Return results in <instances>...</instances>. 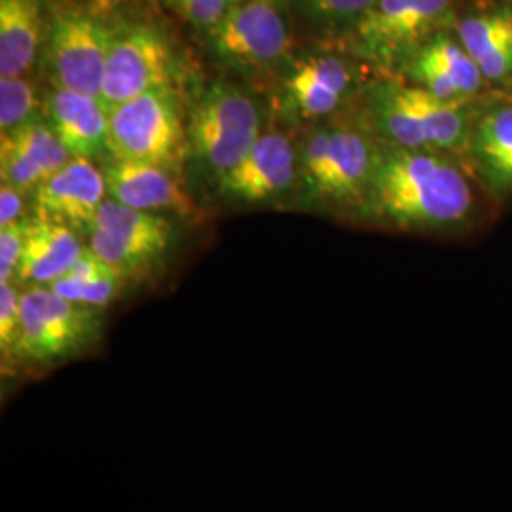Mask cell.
I'll list each match as a JSON object with an SVG mask.
<instances>
[{"label":"cell","instance_id":"obj_28","mask_svg":"<svg viewBox=\"0 0 512 512\" xmlns=\"http://www.w3.org/2000/svg\"><path fill=\"white\" fill-rule=\"evenodd\" d=\"M25 236V220L0 228V283H16L19 262L25 249Z\"/></svg>","mask_w":512,"mask_h":512},{"label":"cell","instance_id":"obj_27","mask_svg":"<svg viewBox=\"0 0 512 512\" xmlns=\"http://www.w3.org/2000/svg\"><path fill=\"white\" fill-rule=\"evenodd\" d=\"M0 173L2 184L16 186L19 190H35L38 184L46 181V175L35 162L23 156L19 150L2 141L0 147Z\"/></svg>","mask_w":512,"mask_h":512},{"label":"cell","instance_id":"obj_19","mask_svg":"<svg viewBox=\"0 0 512 512\" xmlns=\"http://www.w3.org/2000/svg\"><path fill=\"white\" fill-rule=\"evenodd\" d=\"M458 40L488 82L512 76V12L495 10L461 19Z\"/></svg>","mask_w":512,"mask_h":512},{"label":"cell","instance_id":"obj_30","mask_svg":"<svg viewBox=\"0 0 512 512\" xmlns=\"http://www.w3.org/2000/svg\"><path fill=\"white\" fill-rule=\"evenodd\" d=\"M308 8L329 23H353L365 16L376 0H306Z\"/></svg>","mask_w":512,"mask_h":512},{"label":"cell","instance_id":"obj_18","mask_svg":"<svg viewBox=\"0 0 512 512\" xmlns=\"http://www.w3.org/2000/svg\"><path fill=\"white\" fill-rule=\"evenodd\" d=\"M403 95L427 147L452 156H465L475 110L469 109L467 103L439 99L420 86H403Z\"/></svg>","mask_w":512,"mask_h":512},{"label":"cell","instance_id":"obj_6","mask_svg":"<svg viewBox=\"0 0 512 512\" xmlns=\"http://www.w3.org/2000/svg\"><path fill=\"white\" fill-rule=\"evenodd\" d=\"M378 150L363 131L323 129L313 133L302 152V173L315 200L334 205H365Z\"/></svg>","mask_w":512,"mask_h":512},{"label":"cell","instance_id":"obj_7","mask_svg":"<svg viewBox=\"0 0 512 512\" xmlns=\"http://www.w3.org/2000/svg\"><path fill=\"white\" fill-rule=\"evenodd\" d=\"M173 243L169 220L105 200L90 228V249L129 281L156 266Z\"/></svg>","mask_w":512,"mask_h":512},{"label":"cell","instance_id":"obj_15","mask_svg":"<svg viewBox=\"0 0 512 512\" xmlns=\"http://www.w3.org/2000/svg\"><path fill=\"white\" fill-rule=\"evenodd\" d=\"M107 192L112 200L139 211L190 213L192 202L162 165L112 160L105 167Z\"/></svg>","mask_w":512,"mask_h":512},{"label":"cell","instance_id":"obj_16","mask_svg":"<svg viewBox=\"0 0 512 512\" xmlns=\"http://www.w3.org/2000/svg\"><path fill=\"white\" fill-rule=\"evenodd\" d=\"M86 249L69 224L38 215L27 220L25 249L19 262L16 283L27 287H50L71 270Z\"/></svg>","mask_w":512,"mask_h":512},{"label":"cell","instance_id":"obj_20","mask_svg":"<svg viewBox=\"0 0 512 512\" xmlns=\"http://www.w3.org/2000/svg\"><path fill=\"white\" fill-rule=\"evenodd\" d=\"M42 37L38 0H0V78L29 73Z\"/></svg>","mask_w":512,"mask_h":512},{"label":"cell","instance_id":"obj_23","mask_svg":"<svg viewBox=\"0 0 512 512\" xmlns=\"http://www.w3.org/2000/svg\"><path fill=\"white\" fill-rule=\"evenodd\" d=\"M2 141L19 150L31 162H35L46 175V179L73 160V156L63 147L48 122L31 120L25 126L14 129L12 133L2 135Z\"/></svg>","mask_w":512,"mask_h":512},{"label":"cell","instance_id":"obj_5","mask_svg":"<svg viewBox=\"0 0 512 512\" xmlns=\"http://www.w3.org/2000/svg\"><path fill=\"white\" fill-rule=\"evenodd\" d=\"M184 137L179 99L171 86L143 93L109 112V150L114 160L171 169L181 158Z\"/></svg>","mask_w":512,"mask_h":512},{"label":"cell","instance_id":"obj_13","mask_svg":"<svg viewBox=\"0 0 512 512\" xmlns=\"http://www.w3.org/2000/svg\"><path fill=\"white\" fill-rule=\"evenodd\" d=\"M48 124L73 158L93 160L109 150V112L86 93L57 86L46 99Z\"/></svg>","mask_w":512,"mask_h":512},{"label":"cell","instance_id":"obj_21","mask_svg":"<svg viewBox=\"0 0 512 512\" xmlns=\"http://www.w3.org/2000/svg\"><path fill=\"white\" fill-rule=\"evenodd\" d=\"M128 279L107 262H103L92 249H86L71 266V270L50 285V289L76 304L103 310L112 304Z\"/></svg>","mask_w":512,"mask_h":512},{"label":"cell","instance_id":"obj_26","mask_svg":"<svg viewBox=\"0 0 512 512\" xmlns=\"http://www.w3.org/2000/svg\"><path fill=\"white\" fill-rule=\"evenodd\" d=\"M21 293L16 283H0V353H2V370L12 368L14 353L18 346L19 323H21Z\"/></svg>","mask_w":512,"mask_h":512},{"label":"cell","instance_id":"obj_29","mask_svg":"<svg viewBox=\"0 0 512 512\" xmlns=\"http://www.w3.org/2000/svg\"><path fill=\"white\" fill-rule=\"evenodd\" d=\"M186 21L211 31L238 2L234 0H167Z\"/></svg>","mask_w":512,"mask_h":512},{"label":"cell","instance_id":"obj_31","mask_svg":"<svg viewBox=\"0 0 512 512\" xmlns=\"http://www.w3.org/2000/svg\"><path fill=\"white\" fill-rule=\"evenodd\" d=\"M23 211V190L10 184H2L0 188V228L19 222Z\"/></svg>","mask_w":512,"mask_h":512},{"label":"cell","instance_id":"obj_12","mask_svg":"<svg viewBox=\"0 0 512 512\" xmlns=\"http://www.w3.org/2000/svg\"><path fill=\"white\" fill-rule=\"evenodd\" d=\"M107 181L92 160L73 158L35 188L38 215L73 228H92L105 202Z\"/></svg>","mask_w":512,"mask_h":512},{"label":"cell","instance_id":"obj_24","mask_svg":"<svg viewBox=\"0 0 512 512\" xmlns=\"http://www.w3.org/2000/svg\"><path fill=\"white\" fill-rule=\"evenodd\" d=\"M376 120L378 129L391 141V145L431 150L427 147L420 126L404 99L403 86H389L378 95Z\"/></svg>","mask_w":512,"mask_h":512},{"label":"cell","instance_id":"obj_4","mask_svg":"<svg viewBox=\"0 0 512 512\" xmlns=\"http://www.w3.org/2000/svg\"><path fill=\"white\" fill-rule=\"evenodd\" d=\"M255 101L234 86L217 82L192 109L188 141L205 169L222 179L260 137Z\"/></svg>","mask_w":512,"mask_h":512},{"label":"cell","instance_id":"obj_8","mask_svg":"<svg viewBox=\"0 0 512 512\" xmlns=\"http://www.w3.org/2000/svg\"><path fill=\"white\" fill-rule=\"evenodd\" d=\"M173 67V52L156 29L129 27L112 35L99 101L110 112L143 93L167 88Z\"/></svg>","mask_w":512,"mask_h":512},{"label":"cell","instance_id":"obj_11","mask_svg":"<svg viewBox=\"0 0 512 512\" xmlns=\"http://www.w3.org/2000/svg\"><path fill=\"white\" fill-rule=\"evenodd\" d=\"M294 167L293 143L285 135H260L245 158L219 179L220 194L238 202L274 200L293 183Z\"/></svg>","mask_w":512,"mask_h":512},{"label":"cell","instance_id":"obj_17","mask_svg":"<svg viewBox=\"0 0 512 512\" xmlns=\"http://www.w3.org/2000/svg\"><path fill=\"white\" fill-rule=\"evenodd\" d=\"M353 86L348 65L338 57H311L287 80V92L302 116H327L338 109Z\"/></svg>","mask_w":512,"mask_h":512},{"label":"cell","instance_id":"obj_22","mask_svg":"<svg viewBox=\"0 0 512 512\" xmlns=\"http://www.w3.org/2000/svg\"><path fill=\"white\" fill-rule=\"evenodd\" d=\"M420 54L433 61L456 84L459 93L467 101L475 97L476 93L482 92L484 84L488 82L478 69L475 59L461 46V42L446 33H440L431 42H427L421 48Z\"/></svg>","mask_w":512,"mask_h":512},{"label":"cell","instance_id":"obj_10","mask_svg":"<svg viewBox=\"0 0 512 512\" xmlns=\"http://www.w3.org/2000/svg\"><path fill=\"white\" fill-rule=\"evenodd\" d=\"M112 35L97 19L69 12L55 19L50 33V63L57 84L99 99Z\"/></svg>","mask_w":512,"mask_h":512},{"label":"cell","instance_id":"obj_25","mask_svg":"<svg viewBox=\"0 0 512 512\" xmlns=\"http://www.w3.org/2000/svg\"><path fill=\"white\" fill-rule=\"evenodd\" d=\"M37 95L23 78H0V129L2 135L25 126L33 120Z\"/></svg>","mask_w":512,"mask_h":512},{"label":"cell","instance_id":"obj_3","mask_svg":"<svg viewBox=\"0 0 512 512\" xmlns=\"http://www.w3.org/2000/svg\"><path fill=\"white\" fill-rule=\"evenodd\" d=\"M454 0H376L353 27L355 52L384 69L408 67L421 48L444 33Z\"/></svg>","mask_w":512,"mask_h":512},{"label":"cell","instance_id":"obj_9","mask_svg":"<svg viewBox=\"0 0 512 512\" xmlns=\"http://www.w3.org/2000/svg\"><path fill=\"white\" fill-rule=\"evenodd\" d=\"M209 37L215 54L238 67H268L289 46L285 19L272 0L238 2L209 31Z\"/></svg>","mask_w":512,"mask_h":512},{"label":"cell","instance_id":"obj_14","mask_svg":"<svg viewBox=\"0 0 512 512\" xmlns=\"http://www.w3.org/2000/svg\"><path fill=\"white\" fill-rule=\"evenodd\" d=\"M465 158L488 190L512 194V103L475 112Z\"/></svg>","mask_w":512,"mask_h":512},{"label":"cell","instance_id":"obj_2","mask_svg":"<svg viewBox=\"0 0 512 512\" xmlns=\"http://www.w3.org/2000/svg\"><path fill=\"white\" fill-rule=\"evenodd\" d=\"M101 310L71 302L50 287L21 291L16 368L48 370L84 357L101 340Z\"/></svg>","mask_w":512,"mask_h":512},{"label":"cell","instance_id":"obj_1","mask_svg":"<svg viewBox=\"0 0 512 512\" xmlns=\"http://www.w3.org/2000/svg\"><path fill=\"white\" fill-rule=\"evenodd\" d=\"M363 209L401 230H452L475 211V192L456 156L439 150H378Z\"/></svg>","mask_w":512,"mask_h":512}]
</instances>
